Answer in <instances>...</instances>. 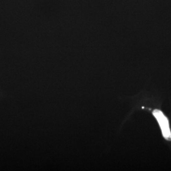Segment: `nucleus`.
<instances>
[{
    "instance_id": "1",
    "label": "nucleus",
    "mask_w": 171,
    "mask_h": 171,
    "mask_svg": "<svg viewBox=\"0 0 171 171\" xmlns=\"http://www.w3.org/2000/svg\"><path fill=\"white\" fill-rule=\"evenodd\" d=\"M153 114L160 125L163 137L168 140H171V132L167 117L164 115L162 111L158 109L154 110Z\"/></svg>"
}]
</instances>
